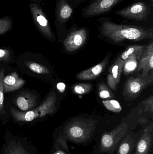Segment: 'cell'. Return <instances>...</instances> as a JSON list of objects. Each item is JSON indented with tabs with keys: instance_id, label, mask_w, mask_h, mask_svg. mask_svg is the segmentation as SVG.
Masks as SVG:
<instances>
[{
	"instance_id": "28",
	"label": "cell",
	"mask_w": 153,
	"mask_h": 154,
	"mask_svg": "<svg viewBox=\"0 0 153 154\" xmlns=\"http://www.w3.org/2000/svg\"><path fill=\"white\" fill-rule=\"evenodd\" d=\"M10 58V52L8 49H0V61H8Z\"/></svg>"
},
{
	"instance_id": "20",
	"label": "cell",
	"mask_w": 153,
	"mask_h": 154,
	"mask_svg": "<svg viewBox=\"0 0 153 154\" xmlns=\"http://www.w3.org/2000/svg\"><path fill=\"white\" fill-rule=\"evenodd\" d=\"M98 91L99 96L102 99H112L116 97L114 93L104 82H101L99 83Z\"/></svg>"
},
{
	"instance_id": "5",
	"label": "cell",
	"mask_w": 153,
	"mask_h": 154,
	"mask_svg": "<svg viewBox=\"0 0 153 154\" xmlns=\"http://www.w3.org/2000/svg\"><path fill=\"white\" fill-rule=\"evenodd\" d=\"M127 130V124L123 123L110 132L103 134L100 145V151L109 154L113 153L119 142L126 134Z\"/></svg>"
},
{
	"instance_id": "30",
	"label": "cell",
	"mask_w": 153,
	"mask_h": 154,
	"mask_svg": "<svg viewBox=\"0 0 153 154\" xmlns=\"http://www.w3.org/2000/svg\"><path fill=\"white\" fill-rule=\"evenodd\" d=\"M10 154H25L20 148H15L11 150Z\"/></svg>"
},
{
	"instance_id": "23",
	"label": "cell",
	"mask_w": 153,
	"mask_h": 154,
	"mask_svg": "<svg viewBox=\"0 0 153 154\" xmlns=\"http://www.w3.org/2000/svg\"><path fill=\"white\" fill-rule=\"evenodd\" d=\"M102 103L107 109L114 113H119L122 110L121 105L118 101L115 100H106L102 101Z\"/></svg>"
},
{
	"instance_id": "2",
	"label": "cell",
	"mask_w": 153,
	"mask_h": 154,
	"mask_svg": "<svg viewBox=\"0 0 153 154\" xmlns=\"http://www.w3.org/2000/svg\"><path fill=\"white\" fill-rule=\"evenodd\" d=\"M96 123L93 119H75L66 126L65 134L70 141L83 143L91 137L95 129Z\"/></svg>"
},
{
	"instance_id": "24",
	"label": "cell",
	"mask_w": 153,
	"mask_h": 154,
	"mask_svg": "<svg viewBox=\"0 0 153 154\" xmlns=\"http://www.w3.org/2000/svg\"><path fill=\"white\" fill-rule=\"evenodd\" d=\"M13 21L10 17H3L0 19V34H4L11 29Z\"/></svg>"
},
{
	"instance_id": "26",
	"label": "cell",
	"mask_w": 153,
	"mask_h": 154,
	"mask_svg": "<svg viewBox=\"0 0 153 154\" xmlns=\"http://www.w3.org/2000/svg\"><path fill=\"white\" fill-rule=\"evenodd\" d=\"M143 107V112L150 111L152 114L153 112V95L149 97L146 99L143 100L140 103Z\"/></svg>"
},
{
	"instance_id": "17",
	"label": "cell",
	"mask_w": 153,
	"mask_h": 154,
	"mask_svg": "<svg viewBox=\"0 0 153 154\" xmlns=\"http://www.w3.org/2000/svg\"><path fill=\"white\" fill-rule=\"evenodd\" d=\"M124 64L125 61L121 59L119 57L116 60L115 62L110 67L109 69V73L111 74L112 76L114 77L118 85L120 82Z\"/></svg>"
},
{
	"instance_id": "1",
	"label": "cell",
	"mask_w": 153,
	"mask_h": 154,
	"mask_svg": "<svg viewBox=\"0 0 153 154\" xmlns=\"http://www.w3.org/2000/svg\"><path fill=\"white\" fill-rule=\"evenodd\" d=\"M102 36L116 42L125 41H140L153 38V28L122 25L112 22L109 18L99 19Z\"/></svg>"
},
{
	"instance_id": "13",
	"label": "cell",
	"mask_w": 153,
	"mask_h": 154,
	"mask_svg": "<svg viewBox=\"0 0 153 154\" xmlns=\"http://www.w3.org/2000/svg\"><path fill=\"white\" fill-rule=\"evenodd\" d=\"M108 61V57H107L98 65L78 73L76 78L81 80H91L97 79L104 71Z\"/></svg>"
},
{
	"instance_id": "33",
	"label": "cell",
	"mask_w": 153,
	"mask_h": 154,
	"mask_svg": "<svg viewBox=\"0 0 153 154\" xmlns=\"http://www.w3.org/2000/svg\"><path fill=\"white\" fill-rule=\"evenodd\" d=\"M151 2H152V3L153 2V0H151Z\"/></svg>"
},
{
	"instance_id": "9",
	"label": "cell",
	"mask_w": 153,
	"mask_h": 154,
	"mask_svg": "<svg viewBox=\"0 0 153 154\" xmlns=\"http://www.w3.org/2000/svg\"><path fill=\"white\" fill-rule=\"evenodd\" d=\"M88 33L85 28L72 31L64 41V47L69 52L76 51L81 48L87 40Z\"/></svg>"
},
{
	"instance_id": "31",
	"label": "cell",
	"mask_w": 153,
	"mask_h": 154,
	"mask_svg": "<svg viewBox=\"0 0 153 154\" xmlns=\"http://www.w3.org/2000/svg\"><path fill=\"white\" fill-rule=\"evenodd\" d=\"M30 1L36 3H38L40 2H42L43 0H30Z\"/></svg>"
},
{
	"instance_id": "27",
	"label": "cell",
	"mask_w": 153,
	"mask_h": 154,
	"mask_svg": "<svg viewBox=\"0 0 153 154\" xmlns=\"http://www.w3.org/2000/svg\"><path fill=\"white\" fill-rule=\"evenodd\" d=\"M107 81L108 85L109 86L110 88L114 91H116L117 89L118 84H117L114 77L112 76L110 73L107 75Z\"/></svg>"
},
{
	"instance_id": "8",
	"label": "cell",
	"mask_w": 153,
	"mask_h": 154,
	"mask_svg": "<svg viewBox=\"0 0 153 154\" xmlns=\"http://www.w3.org/2000/svg\"><path fill=\"white\" fill-rule=\"evenodd\" d=\"M29 6L32 19L37 28L43 35L49 38H52L53 33L49 22L41 8L35 2L31 3Z\"/></svg>"
},
{
	"instance_id": "16",
	"label": "cell",
	"mask_w": 153,
	"mask_h": 154,
	"mask_svg": "<svg viewBox=\"0 0 153 154\" xmlns=\"http://www.w3.org/2000/svg\"><path fill=\"white\" fill-rule=\"evenodd\" d=\"M145 47L141 45H132L128 47L119 57L124 61L132 55L136 56L139 60L141 59Z\"/></svg>"
},
{
	"instance_id": "3",
	"label": "cell",
	"mask_w": 153,
	"mask_h": 154,
	"mask_svg": "<svg viewBox=\"0 0 153 154\" xmlns=\"http://www.w3.org/2000/svg\"><path fill=\"white\" fill-rule=\"evenodd\" d=\"M56 100L55 93L52 92L39 106L33 110L22 112L13 108H11L10 112L17 121L30 122L38 118L43 117L46 115L54 113L56 109L55 105Z\"/></svg>"
},
{
	"instance_id": "12",
	"label": "cell",
	"mask_w": 153,
	"mask_h": 154,
	"mask_svg": "<svg viewBox=\"0 0 153 154\" xmlns=\"http://www.w3.org/2000/svg\"><path fill=\"white\" fill-rule=\"evenodd\" d=\"M153 124L147 127L143 135L137 143L136 149L134 154H148L152 143Z\"/></svg>"
},
{
	"instance_id": "10",
	"label": "cell",
	"mask_w": 153,
	"mask_h": 154,
	"mask_svg": "<svg viewBox=\"0 0 153 154\" xmlns=\"http://www.w3.org/2000/svg\"><path fill=\"white\" fill-rule=\"evenodd\" d=\"M153 69V43L148 44L145 48L144 51L138 62L137 73L138 75L142 71L143 76L149 75L150 71Z\"/></svg>"
},
{
	"instance_id": "4",
	"label": "cell",
	"mask_w": 153,
	"mask_h": 154,
	"mask_svg": "<svg viewBox=\"0 0 153 154\" xmlns=\"http://www.w3.org/2000/svg\"><path fill=\"white\" fill-rule=\"evenodd\" d=\"M153 82V75L143 76L141 75L128 78L123 86L124 99L128 101L136 99L141 93L152 85Z\"/></svg>"
},
{
	"instance_id": "14",
	"label": "cell",
	"mask_w": 153,
	"mask_h": 154,
	"mask_svg": "<svg viewBox=\"0 0 153 154\" xmlns=\"http://www.w3.org/2000/svg\"><path fill=\"white\" fill-rule=\"evenodd\" d=\"M37 104V98L33 93L28 91L20 92L16 99V104L22 111H28Z\"/></svg>"
},
{
	"instance_id": "19",
	"label": "cell",
	"mask_w": 153,
	"mask_h": 154,
	"mask_svg": "<svg viewBox=\"0 0 153 154\" xmlns=\"http://www.w3.org/2000/svg\"><path fill=\"white\" fill-rule=\"evenodd\" d=\"M139 60L136 56L132 55L128 57L125 61L123 71L126 75L133 73L137 69L138 66Z\"/></svg>"
},
{
	"instance_id": "29",
	"label": "cell",
	"mask_w": 153,
	"mask_h": 154,
	"mask_svg": "<svg viewBox=\"0 0 153 154\" xmlns=\"http://www.w3.org/2000/svg\"><path fill=\"white\" fill-rule=\"evenodd\" d=\"M57 90L60 92L63 93L65 90L66 85L63 82H59V83H57Z\"/></svg>"
},
{
	"instance_id": "34",
	"label": "cell",
	"mask_w": 153,
	"mask_h": 154,
	"mask_svg": "<svg viewBox=\"0 0 153 154\" xmlns=\"http://www.w3.org/2000/svg\"><path fill=\"white\" fill-rule=\"evenodd\" d=\"M75 1H78V0H75ZM79 1H81V2L82 0H79ZM73 1H74V0H73Z\"/></svg>"
},
{
	"instance_id": "21",
	"label": "cell",
	"mask_w": 153,
	"mask_h": 154,
	"mask_svg": "<svg viewBox=\"0 0 153 154\" xmlns=\"http://www.w3.org/2000/svg\"><path fill=\"white\" fill-rule=\"evenodd\" d=\"M92 84L90 83H79L74 85L72 91L77 95H84L89 93L93 89Z\"/></svg>"
},
{
	"instance_id": "11",
	"label": "cell",
	"mask_w": 153,
	"mask_h": 154,
	"mask_svg": "<svg viewBox=\"0 0 153 154\" xmlns=\"http://www.w3.org/2000/svg\"><path fill=\"white\" fill-rule=\"evenodd\" d=\"M73 10L67 0H57L56 6V21L60 24H64L71 18Z\"/></svg>"
},
{
	"instance_id": "32",
	"label": "cell",
	"mask_w": 153,
	"mask_h": 154,
	"mask_svg": "<svg viewBox=\"0 0 153 154\" xmlns=\"http://www.w3.org/2000/svg\"><path fill=\"white\" fill-rule=\"evenodd\" d=\"M55 154H65L63 152H57Z\"/></svg>"
},
{
	"instance_id": "22",
	"label": "cell",
	"mask_w": 153,
	"mask_h": 154,
	"mask_svg": "<svg viewBox=\"0 0 153 154\" xmlns=\"http://www.w3.org/2000/svg\"><path fill=\"white\" fill-rule=\"evenodd\" d=\"M25 64L31 71L37 74L44 75L49 73V69L41 64L31 61H26Z\"/></svg>"
},
{
	"instance_id": "18",
	"label": "cell",
	"mask_w": 153,
	"mask_h": 154,
	"mask_svg": "<svg viewBox=\"0 0 153 154\" xmlns=\"http://www.w3.org/2000/svg\"><path fill=\"white\" fill-rule=\"evenodd\" d=\"M136 145L135 141L128 134L119 146L117 154H131Z\"/></svg>"
},
{
	"instance_id": "7",
	"label": "cell",
	"mask_w": 153,
	"mask_h": 154,
	"mask_svg": "<svg viewBox=\"0 0 153 154\" xmlns=\"http://www.w3.org/2000/svg\"><path fill=\"white\" fill-rule=\"evenodd\" d=\"M122 0H93L83 8L82 14L85 18H93L108 12Z\"/></svg>"
},
{
	"instance_id": "6",
	"label": "cell",
	"mask_w": 153,
	"mask_h": 154,
	"mask_svg": "<svg viewBox=\"0 0 153 154\" xmlns=\"http://www.w3.org/2000/svg\"><path fill=\"white\" fill-rule=\"evenodd\" d=\"M151 12V7L147 4L144 2H138L126 8L118 10L115 13L127 20L143 21L148 18Z\"/></svg>"
},
{
	"instance_id": "25",
	"label": "cell",
	"mask_w": 153,
	"mask_h": 154,
	"mask_svg": "<svg viewBox=\"0 0 153 154\" xmlns=\"http://www.w3.org/2000/svg\"><path fill=\"white\" fill-rule=\"evenodd\" d=\"M4 70L2 69L0 70V112L4 114L5 113L4 109Z\"/></svg>"
},
{
	"instance_id": "15",
	"label": "cell",
	"mask_w": 153,
	"mask_h": 154,
	"mask_svg": "<svg viewBox=\"0 0 153 154\" xmlns=\"http://www.w3.org/2000/svg\"><path fill=\"white\" fill-rule=\"evenodd\" d=\"M25 81L20 78L16 72L6 76L4 79V91L10 92L19 89L25 84Z\"/></svg>"
}]
</instances>
